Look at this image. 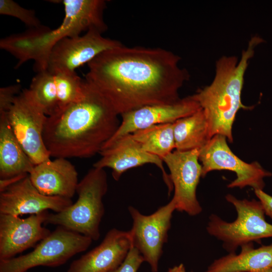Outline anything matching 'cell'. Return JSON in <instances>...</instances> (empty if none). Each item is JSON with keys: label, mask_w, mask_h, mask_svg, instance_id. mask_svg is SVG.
<instances>
[{"label": "cell", "mask_w": 272, "mask_h": 272, "mask_svg": "<svg viewBox=\"0 0 272 272\" xmlns=\"http://www.w3.org/2000/svg\"><path fill=\"white\" fill-rule=\"evenodd\" d=\"M199 161L201 163L202 177L214 170H226L236 173V178L227 185L228 188L242 189L250 186L263 190L264 179L272 175L257 162L247 163L235 155L228 146L227 138L221 134L214 135L199 150Z\"/></svg>", "instance_id": "obj_9"}, {"label": "cell", "mask_w": 272, "mask_h": 272, "mask_svg": "<svg viewBox=\"0 0 272 272\" xmlns=\"http://www.w3.org/2000/svg\"><path fill=\"white\" fill-rule=\"evenodd\" d=\"M7 115L16 138L35 165L50 159L43 139L47 116L28 89L16 97Z\"/></svg>", "instance_id": "obj_8"}, {"label": "cell", "mask_w": 272, "mask_h": 272, "mask_svg": "<svg viewBox=\"0 0 272 272\" xmlns=\"http://www.w3.org/2000/svg\"><path fill=\"white\" fill-rule=\"evenodd\" d=\"M167 272H186V269L183 263H180L169 268Z\"/></svg>", "instance_id": "obj_30"}, {"label": "cell", "mask_w": 272, "mask_h": 272, "mask_svg": "<svg viewBox=\"0 0 272 272\" xmlns=\"http://www.w3.org/2000/svg\"><path fill=\"white\" fill-rule=\"evenodd\" d=\"M64 17L54 30L47 28L34 40L30 49V60L34 61L36 73L47 69L48 58L53 46L61 39L80 36L84 31L96 28L102 33L107 29L103 19L106 7L104 0H63Z\"/></svg>", "instance_id": "obj_5"}, {"label": "cell", "mask_w": 272, "mask_h": 272, "mask_svg": "<svg viewBox=\"0 0 272 272\" xmlns=\"http://www.w3.org/2000/svg\"><path fill=\"white\" fill-rule=\"evenodd\" d=\"M92 241L88 237L58 226L31 252L0 261V272H27L39 266H58L86 250Z\"/></svg>", "instance_id": "obj_7"}, {"label": "cell", "mask_w": 272, "mask_h": 272, "mask_svg": "<svg viewBox=\"0 0 272 272\" xmlns=\"http://www.w3.org/2000/svg\"><path fill=\"white\" fill-rule=\"evenodd\" d=\"M48 211L28 217L0 214V261L6 260L35 247L51 231L42 226Z\"/></svg>", "instance_id": "obj_13"}, {"label": "cell", "mask_w": 272, "mask_h": 272, "mask_svg": "<svg viewBox=\"0 0 272 272\" xmlns=\"http://www.w3.org/2000/svg\"><path fill=\"white\" fill-rule=\"evenodd\" d=\"M99 154L101 158L93 164L95 168L112 169L113 179L118 181L126 171L146 164H153L160 169L168 194L173 186L163 166V161L159 157L144 151L131 134L123 135L103 148Z\"/></svg>", "instance_id": "obj_15"}, {"label": "cell", "mask_w": 272, "mask_h": 272, "mask_svg": "<svg viewBox=\"0 0 272 272\" xmlns=\"http://www.w3.org/2000/svg\"><path fill=\"white\" fill-rule=\"evenodd\" d=\"M264 42L258 36L252 37L239 60L235 56H223L216 63V73L212 83L191 95L199 104L207 117L211 139L216 134L233 141L232 126L240 109L250 110L253 106L244 105L241 93L244 75L254 49Z\"/></svg>", "instance_id": "obj_3"}, {"label": "cell", "mask_w": 272, "mask_h": 272, "mask_svg": "<svg viewBox=\"0 0 272 272\" xmlns=\"http://www.w3.org/2000/svg\"><path fill=\"white\" fill-rule=\"evenodd\" d=\"M226 200L235 208L236 219L228 222L212 214L206 227L211 236L222 242L228 253L235 252L242 246L261 239L272 237V225L265 219L263 206L258 200L240 199L228 194Z\"/></svg>", "instance_id": "obj_6"}, {"label": "cell", "mask_w": 272, "mask_h": 272, "mask_svg": "<svg viewBox=\"0 0 272 272\" xmlns=\"http://www.w3.org/2000/svg\"><path fill=\"white\" fill-rule=\"evenodd\" d=\"M28 175L29 174H22L9 178L0 179V192L3 191L8 187L24 178Z\"/></svg>", "instance_id": "obj_29"}, {"label": "cell", "mask_w": 272, "mask_h": 272, "mask_svg": "<svg viewBox=\"0 0 272 272\" xmlns=\"http://www.w3.org/2000/svg\"><path fill=\"white\" fill-rule=\"evenodd\" d=\"M173 124L175 150H200L211 139L209 123L201 108L177 120Z\"/></svg>", "instance_id": "obj_21"}, {"label": "cell", "mask_w": 272, "mask_h": 272, "mask_svg": "<svg viewBox=\"0 0 272 272\" xmlns=\"http://www.w3.org/2000/svg\"><path fill=\"white\" fill-rule=\"evenodd\" d=\"M21 86L15 84L0 88V114L7 113L16 97L21 93Z\"/></svg>", "instance_id": "obj_26"}, {"label": "cell", "mask_w": 272, "mask_h": 272, "mask_svg": "<svg viewBox=\"0 0 272 272\" xmlns=\"http://www.w3.org/2000/svg\"><path fill=\"white\" fill-rule=\"evenodd\" d=\"M259 272H272V267H270V268H268L267 269L262 270V271H259Z\"/></svg>", "instance_id": "obj_31"}, {"label": "cell", "mask_w": 272, "mask_h": 272, "mask_svg": "<svg viewBox=\"0 0 272 272\" xmlns=\"http://www.w3.org/2000/svg\"><path fill=\"white\" fill-rule=\"evenodd\" d=\"M102 34L98 29L91 28L82 36L61 39L51 50L46 70L53 74L60 71H75L102 52L122 44L104 37Z\"/></svg>", "instance_id": "obj_12"}, {"label": "cell", "mask_w": 272, "mask_h": 272, "mask_svg": "<svg viewBox=\"0 0 272 272\" xmlns=\"http://www.w3.org/2000/svg\"><path fill=\"white\" fill-rule=\"evenodd\" d=\"M181 58L162 48L128 47L107 49L87 63L85 80L119 115L150 105L175 103L189 79Z\"/></svg>", "instance_id": "obj_1"}, {"label": "cell", "mask_w": 272, "mask_h": 272, "mask_svg": "<svg viewBox=\"0 0 272 272\" xmlns=\"http://www.w3.org/2000/svg\"><path fill=\"white\" fill-rule=\"evenodd\" d=\"M199 150L173 151L162 159L170 171L174 190L172 199L176 210L190 216L200 214L202 208L196 196L202 167L199 162Z\"/></svg>", "instance_id": "obj_11"}, {"label": "cell", "mask_w": 272, "mask_h": 272, "mask_svg": "<svg viewBox=\"0 0 272 272\" xmlns=\"http://www.w3.org/2000/svg\"><path fill=\"white\" fill-rule=\"evenodd\" d=\"M29 177L42 194L71 199L76 193L79 183L75 167L64 158L49 159L35 165Z\"/></svg>", "instance_id": "obj_18"}, {"label": "cell", "mask_w": 272, "mask_h": 272, "mask_svg": "<svg viewBox=\"0 0 272 272\" xmlns=\"http://www.w3.org/2000/svg\"><path fill=\"white\" fill-rule=\"evenodd\" d=\"M28 89L47 116L58 111L57 89L53 74L47 70L37 73L32 78Z\"/></svg>", "instance_id": "obj_23"}, {"label": "cell", "mask_w": 272, "mask_h": 272, "mask_svg": "<svg viewBox=\"0 0 272 272\" xmlns=\"http://www.w3.org/2000/svg\"><path fill=\"white\" fill-rule=\"evenodd\" d=\"M86 84L81 100L47 116L43 139L51 157H92L99 154L120 125L119 115L110 103Z\"/></svg>", "instance_id": "obj_2"}, {"label": "cell", "mask_w": 272, "mask_h": 272, "mask_svg": "<svg viewBox=\"0 0 272 272\" xmlns=\"http://www.w3.org/2000/svg\"><path fill=\"white\" fill-rule=\"evenodd\" d=\"M145 260L135 248L132 247L122 264L111 272H137Z\"/></svg>", "instance_id": "obj_27"}, {"label": "cell", "mask_w": 272, "mask_h": 272, "mask_svg": "<svg viewBox=\"0 0 272 272\" xmlns=\"http://www.w3.org/2000/svg\"><path fill=\"white\" fill-rule=\"evenodd\" d=\"M132 247L129 231L111 229L98 246L73 261L67 272H111L122 264Z\"/></svg>", "instance_id": "obj_17"}, {"label": "cell", "mask_w": 272, "mask_h": 272, "mask_svg": "<svg viewBox=\"0 0 272 272\" xmlns=\"http://www.w3.org/2000/svg\"><path fill=\"white\" fill-rule=\"evenodd\" d=\"M107 190L104 169L93 167L78 183L77 201L62 212L48 213L45 224L62 226L93 241L98 240L105 212L103 198Z\"/></svg>", "instance_id": "obj_4"}, {"label": "cell", "mask_w": 272, "mask_h": 272, "mask_svg": "<svg viewBox=\"0 0 272 272\" xmlns=\"http://www.w3.org/2000/svg\"><path fill=\"white\" fill-rule=\"evenodd\" d=\"M73 203L71 198L42 194L33 185L29 175L0 192V214L16 216L48 210L59 213Z\"/></svg>", "instance_id": "obj_16"}, {"label": "cell", "mask_w": 272, "mask_h": 272, "mask_svg": "<svg viewBox=\"0 0 272 272\" xmlns=\"http://www.w3.org/2000/svg\"><path fill=\"white\" fill-rule=\"evenodd\" d=\"M200 108L191 95L173 103L147 105L123 113L117 131L102 149L123 135L154 125L173 123Z\"/></svg>", "instance_id": "obj_14"}, {"label": "cell", "mask_w": 272, "mask_h": 272, "mask_svg": "<svg viewBox=\"0 0 272 272\" xmlns=\"http://www.w3.org/2000/svg\"><path fill=\"white\" fill-rule=\"evenodd\" d=\"M254 190L256 196L263 206L265 214L272 219V196L263 190L256 189Z\"/></svg>", "instance_id": "obj_28"}, {"label": "cell", "mask_w": 272, "mask_h": 272, "mask_svg": "<svg viewBox=\"0 0 272 272\" xmlns=\"http://www.w3.org/2000/svg\"><path fill=\"white\" fill-rule=\"evenodd\" d=\"M175 203L171 200L154 213L145 215L132 206L128 211L132 219L129 230L132 246L136 248L148 263L152 272H157L164 245L168 241V231Z\"/></svg>", "instance_id": "obj_10"}, {"label": "cell", "mask_w": 272, "mask_h": 272, "mask_svg": "<svg viewBox=\"0 0 272 272\" xmlns=\"http://www.w3.org/2000/svg\"><path fill=\"white\" fill-rule=\"evenodd\" d=\"M131 135L144 151L162 160L175 149L173 123L154 125Z\"/></svg>", "instance_id": "obj_22"}, {"label": "cell", "mask_w": 272, "mask_h": 272, "mask_svg": "<svg viewBox=\"0 0 272 272\" xmlns=\"http://www.w3.org/2000/svg\"><path fill=\"white\" fill-rule=\"evenodd\" d=\"M238 253L214 260L205 272H259L272 267V244L255 248L253 243L240 247Z\"/></svg>", "instance_id": "obj_19"}, {"label": "cell", "mask_w": 272, "mask_h": 272, "mask_svg": "<svg viewBox=\"0 0 272 272\" xmlns=\"http://www.w3.org/2000/svg\"><path fill=\"white\" fill-rule=\"evenodd\" d=\"M0 14L18 19L28 28L42 25L34 10L25 9L12 0H0Z\"/></svg>", "instance_id": "obj_25"}, {"label": "cell", "mask_w": 272, "mask_h": 272, "mask_svg": "<svg viewBox=\"0 0 272 272\" xmlns=\"http://www.w3.org/2000/svg\"><path fill=\"white\" fill-rule=\"evenodd\" d=\"M34 166L16 138L7 113L0 114V179L29 174Z\"/></svg>", "instance_id": "obj_20"}, {"label": "cell", "mask_w": 272, "mask_h": 272, "mask_svg": "<svg viewBox=\"0 0 272 272\" xmlns=\"http://www.w3.org/2000/svg\"><path fill=\"white\" fill-rule=\"evenodd\" d=\"M54 75L57 89L58 112L83 97L86 84L85 79L79 77L76 71H60Z\"/></svg>", "instance_id": "obj_24"}]
</instances>
